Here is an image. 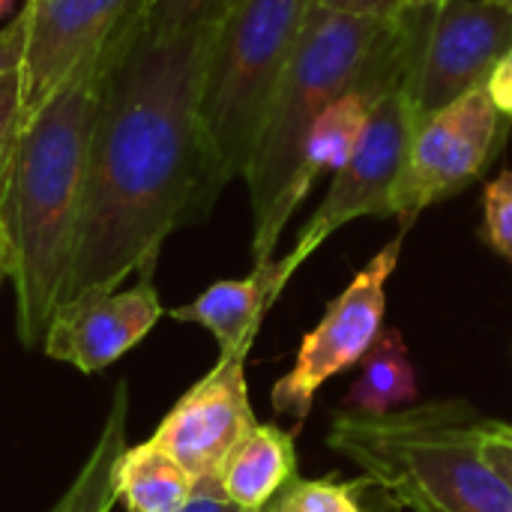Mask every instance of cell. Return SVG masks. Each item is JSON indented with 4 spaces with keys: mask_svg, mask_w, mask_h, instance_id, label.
I'll use <instances>...</instances> for the list:
<instances>
[{
    "mask_svg": "<svg viewBox=\"0 0 512 512\" xmlns=\"http://www.w3.org/2000/svg\"><path fill=\"white\" fill-rule=\"evenodd\" d=\"M213 36L216 27L153 33L141 15L117 39L57 306L153 276L165 237L216 201L201 129Z\"/></svg>",
    "mask_w": 512,
    "mask_h": 512,
    "instance_id": "obj_1",
    "label": "cell"
},
{
    "mask_svg": "<svg viewBox=\"0 0 512 512\" xmlns=\"http://www.w3.org/2000/svg\"><path fill=\"white\" fill-rule=\"evenodd\" d=\"M117 39L84 60L21 126L0 186V237L15 285L18 339L24 348L45 342L60 300L81 213L90 135Z\"/></svg>",
    "mask_w": 512,
    "mask_h": 512,
    "instance_id": "obj_2",
    "label": "cell"
},
{
    "mask_svg": "<svg viewBox=\"0 0 512 512\" xmlns=\"http://www.w3.org/2000/svg\"><path fill=\"white\" fill-rule=\"evenodd\" d=\"M408 45L399 18H375L312 6L297 48L273 90L249 165L255 264L273 261L279 237L300 207L297 180L306 141L321 111L369 81H405Z\"/></svg>",
    "mask_w": 512,
    "mask_h": 512,
    "instance_id": "obj_3",
    "label": "cell"
},
{
    "mask_svg": "<svg viewBox=\"0 0 512 512\" xmlns=\"http://www.w3.org/2000/svg\"><path fill=\"white\" fill-rule=\"evenodd\" d=\"M483 423L465 402L390 414H339L330 447L348 456L402 507L512 512V489L483 450Z\"/></svg>",
    "mask_w": 512,
    "mask_h": 512,
    "instance_id": "obj_4",
    "label": "cell"
},
{
    "mask_svg": "<svg viewBox=\"0 0 512 512\" xmlns=\"http://www.w3.org/2000/svg\"><path fill=\"white\" fill-rule=\"evenodd\" d=\"M315 3L237 0L216 27L201 93V129L216 192L243 177L273 90Z\"/></svg>",
    "mask_w": 512,
    "mask_h": 512,
    "instance_id": "obj_5",
    "label": "cell"
},
{
    "mask_svg": "<svg viewBox=\"0 0 512 512\" xmlns=\"http://www.w3.org/2000/svg\"><path fill=\"white\" fill-rule=\"evenodd\" d=\"M408 42L405 87L417 117L435 114L486 87L512 48V9L498 0H447L402 9Z\"/></svg>",
    "mask_w": 512,
    "mask_h": 512,
    "instance_id": "obj_6",
    "label": "cell"
},
{
    "mask_svg": "<svg viewBox=\"0 0 512 512\" xmlns=\"http://www.w3.org/2000/svg\"><path fill=\"white\" fill-rule=\"evenodd\" d=\"M414 126L417 111L408 87H390L375 102L363 135L351 159L336 171L327 198L306 222L291 255H285L294 270L345 222L360 216H393V195L411 153Z\"/></svg>",
    "mask_w": 512,
    "mask_h": 512,
    "instance_id": "obj_7",
    "label": "cell"
},
{
    "mask_svg": "<svg viewBox=\"0 0 512 512\" xmlns=\"http://www.w3.org/2000/svg\"><path fill=\"white\" fill-rule=\"evenodd\" d=\"M504 138V114L486 87H477L453 105L417 117L411 153L393 195V216L411 228L417 216L441 198L471 183Z\"/></svg>",
    "mask_w": 512,
    "mask_h": 512,
    "instance_id": "obj_8",
    "label": "cell"
},
{
    "mask_svg": "<svg viewBox=\"0 0 512 512\" xmlns=\"http://www.w3.org/2000/svg\"><path fill=\"white\" fill-rule=\"evenodd\" d=\"M405 234L408 228H402L399 237L354 276V282L330 303L321 324L303 339L294 369L270 393L276 414H288L297 423L306 420L318 387L363 360V354L372 348L387 306L384 285L396 270Z\"/></svg>",
    "mask_w": 512,
    "mask_h": 512,
    "instance_id": "obj_9",
    "label": "cell"
},
{
    "mask_svg": "<svg viewBox=\"0 0 512 512\" xmlns=\"http://www.w3.org/2000/svg\"><path fill=\"white\" fill-rule=\"evenodd\" d=\"M30 12L21 63V120L27 123L69 75L105 51L144 15L147 0H24Z\"/></svg>",
    "mask_w": 512,
    "mask_h": 512,
    "instance_id": "obj_10",
    "label": "cell"
},
{
    "mask_svg": "<svg viewBox=\"0 0 512 512\" xmlns=\"http://www.w3.org/2000/svg\"><path fill=\"white\" fill-rule=\"evenodd\" d=\"M249 351L222 354L213 372H207L159 423L153 441L162 444L192 480L219 477L222 462L234 444L258 423L246 390Z\"/></svg>",
    "mask_w": 512,
    "mask_h": 512,
    "instance_id": "obj_11",
    "label": "cell"
},
{
    "mask_svg": "<svg viewBox=\"0 0 512 512\" xmlns=\"http://www.w3.org/2000/svg\"><path fill=\"white\" fill-rule=\"evenodd\" d=\"M159 318L162 303L153 288V276H141L129 291L90 294L57 306L42 348L51 360L93 375L135 348Z\"/></svg>",
    "mask_w": 512,
    "mask_h": 512,
    "instance_id": "obj_12",
    "label": "cell"
},
{
    "mask_svg": "<svg viewBox=\"0 0 512 512\" xmlns=\"http://www.w3.org/2000/svg\"><path fill=\"white\" fill-rule=\"evenodd\" d=\"M291 273H294V267L288 264V258H282V261L273 258V261L255 264V270L246 279L213 282L192 303L177 306L168 315L174 321L201 324L204 330H210L216 336L222 354L249 351L267 309L273 306V300L279 297V291L285 288Z\"/></svg>",
    "mask_w": 512,
    "mask_h": 512,
    "instance_id": "obj_13",
    "label": "cell"
},
{
    "mask_svg": "<svg viewBox=\"0 0 512 512\" xmlns=\"http://www.w3.org/2000/svg\"><path fill=\"white\" fill-rule=\"evenodd\" d=\"M297 477V456H294V435L282 432L279 426L255 423L228 453L219 468L222 492L246 507L264 512L270 501Z\"/></svg>",
    "mask_w": 512,
    "mask_h": 512,
    "instance_id": "obj_14",
    "label": "cell"
},
{
    "mask_svg": "<svg viewBox=\"0 0 512 512\" xmlns=\"http://www.w3.org/2000/svg\"><path fill=\"white\" fill-rule=\"evenodd\" d=\"M396 84H405V81H369V84L351 87L348 93H342L321 111V117L312 123L306 153H303V168H300V180H297L300 201L309 195V189L321 171H327V168L339 171L351 159L375 102Z\"/></svg>",
    "mask_w": 512,
    "mask_h": 512,
    "instance_id": "obj_15",
    "label": "cell"
},
{
    "mask_svg": "<svg viewBox=\"0 0 512 512\" xmlns=\"http://www.w3.org/2000/svg\"><path fill=\"white\" fill-rule=\"evenodd\" d=\"M114 489L126 512H180L192 498L195 480L153 438L126 447L114 465Z\"/></svg>",
    "mask_w": 512,
    "mask_h": 512,
    "instance_id": "obj_16",
    "label": "cell"
},
{
    "mask_svg": "<svg viewBox=\"0 0 512 512\" xmlns=\"http://www.w3.org/2000/svg\"><path fill=\"white\" fill-rule=\"evenodd\" d=\"M417 402V372L399 330H381L363 354L360 378L348 393V405L360 414H390Z\"/></svg>",
    "mask_w": 512,
    "mask_h": 512,
    "instance_id": "obj_17",
    "label": "cell"
},
{
    "mask_svg": "<svg viewBox=\"0 0 512 512\" xmlns=\"http://www.w3.org/2000/svg\"><path fill=\"white\" fill-rule=\"evenodd\" d=\"M234 0H147L144 27L153 33H174L189 27H219Z\"/></svg>",
    "mask_w": 512,
    "mask_h": 512,
    "instance_id": "obj_18",
    "label": "cell"
},
{
    "mask_svg": "<svg viewBox=\"0 0 512 512\" xmlns=\"http://www.w3.org/2000/svg\"><path fill=\"white\" fill-rule=\"evenodd\" d=\"M264 512H363L351 486L330 480H300L294 477Z\"/></svg>",
    "mask_w": 512,
    "mask_h": 512,
    "instance_id": "obj_19",
    "label": "cell"
},
{
    "mask_svg": "<svg viewBox=\"0 0 512 512\" xmlns=\"http://www.w3.org/2000/svg\"><path fill=\"white\" fill-rule=\"evenodd\" d=\"M483 213H486V237L512 261V171H504L498 180L489 183L483 195Z\"/></svg>",
    "mask_w": 512,
    "mask_h": 512,
    "instance_id": "obj_20",
    "label": "cell"
},
{
    "mask_svg": "<svg viewBox=\"0 0 512 512\" xmlns=\"http://www.w3.org/2000/svg\"><path fill=\"white\" fill-rule=\"evenodd\" d=\"M21 126V72H9L0 78V186L12 162Z\"/></svg>",
    "mask_w": 512,
    "mask_h": 512,
    "instance_id": "obj_21",
    "label": "cell"
},
{
    "mask_svg": "<svg viewBox=\"0 0 512 512\" xmlns=\"http://www.w3.org/2000/svg\"><path fill=\"white\" fill-rule=\"evenodd\" d=\"M27 24H30V12L21 3L18 15L0 27V78L9 72H21L24 51H27Z\"/></svg>",
    "mask_w": 512,
    "mask_h": 512,
    "instance_id": "obj_22",
    "label": "cell"
},
{
    "mask_svg": "<svg viewBox=\"0 0 512 512\" xmlns=\"http://www.w3.org/2000/svg\"><path fill=\"white\" fill-rule=\"evenodd\" d=\"M483 450L492 468L501 474V480L512 489V426L486 420L483 423Z\"/></svg>",
    "mask_w": 512,
    "mask_h": 512,
    "instance_id": "obj_23",
    "label": "cell"
},
{
    "mask_svg": "<svg viewBox=\"0 0 512 512\" xmlns=\"http://www.w3.org/2000/svg\"><path fill=\"white\" fill-rule=\"evenodd\" d=\"M180 512H255L234 504L222 486H219V477H207V480H195V489H192V498L186 501V507Z\"/></svg>",
    "mask_w": 512,
    "mask_h": 512,
    "instance_id": "obj_24",
    "label": "cell"
},
{
    "mask_svg": "<svg viewBox=\"0 0 512 512\" xmlns=\"http://www.w3.org/2000/svg\"><path fill=\"white\" fill-rule=\"evenodd\" d=\"M486 90H489L495 108L504 117H512V48L498 60V66L492 69V75L486 81Z\"/></svg>",
    "mask_w": 512,
    "mask_h": 512,
    "instance_id": "obj_25",
    "label": "cell"
},
{
    "mask_svg": "<svg viewBox=\"0 0 512 512\" xmlns=\"http://www.w3.org/2000/svg\"><path fill=\"white\" fill-rule=\"evenodd\" d=\"M327 9L354 12V15H375V18H399L405 0H318Z\"/></svg>",
    "mask_w": 512,
    "mask_h": 512,
    "instance_id": "obj_26",
    "label": "cell"
},
{
    "mask_svg": "<svg viewBox=\"0 0 512 512\" xmlns=\"http://www.w3.org/2000/svg\"><path fill=\"white\" fill-rule=\"evenodd\" d=\"M114 501H117V489L114 486H108V489H102L96 498H90L84 507L78 512H108L111 507H114Z\"/></svg>",
    "mask_w": 512,
    "mask_h": 512,
    "instance_id": "obj_27",
    "label": "cell"
},
{
    "mask_svg": "<svg viewBox=\"0 0 512 512\" xmlns=\"http://www.w3.org/2000/svg\"><path fill=\"white\" fill-rule=\"evenodd\" d=\"M9 279V261H6V249H3V237H0V288Z\"/></svg>",
    "mask_w": 512,
    "mask_h": 512,
    "instance_id": "obj_28",
    "label": "cell"
},
{
    "mask_svg": "<svg viewBox=\"0 0 512 512\" xmlns=\"http://www.w3.org/2000/svg\"><path fill=\"white\" fill-rule=\"evenodd\" d=\"M447 0H405V9H420V6H441Z\"/></svg>",
    "mask_w": 512,
    "mask_h": 512,
    "instance_id": "obj_29",
    "label": "cell"
},
{
    "mask_svg": "<svg viewBox=\"0 0 512 512\" xmlns=\"http://www.w3.org/2000/svg\"><path fill=\"white\" fill-rule=\"evenodd\" d=\"M15 3H18V0H0V18L9 15V12L15 9Z\"/></svg>",
    "mask_w": 512,
    "mask_h": 512,
    "instance_id": "obj_30",
    "label": "cell"
},
{
    "mask_svg": "<svg viewBox=\"0 0 512 512\" xmlns=\"http://www.w3.org/2000/svg\"><path fill=\"white\" fill-rule=\"evenodd\" d=\"M411 512H438V510H429V507H408Z\"/></svg>",
    "mask_w": 512,
    "mask_h": 512,
    "instance_id": "obj_31",
    "label": "cell"
},
{
    "mask_svg": "<svg viewBox=\"0 0 512 512\" xmlns=\"http://www.w3.org/2000/svg\"><path fill=\"white\" fill-rule=\"evenodd\" d=\"M498 3H504V6H510L512 9V0H498Z\"/></svg>",
    "mask_w": 512,
    "mask_h": 512,
    "instance_id": "obj_32",
    "label": "cell"
},
{
    "mask_svg": "<svg viewBox=\"0 0 512 512\" xmlns=\"http://www.w3.org/2000/svg\"><path fill=\"white\" fill-rule=\"evenodd\" d=\"M51 512H57V510H51Z\"/></svg>",
    "mask_w": 512,
    "mask_h": 512,
    "instance_id": "obj_33",
    "label": "cell"
},
{
    "mask_svg": "<svg viewBox=\"0 0 512 512\" xmlns=\"http://www.w3.org/2000/svg\"><path fill=\"white\" fill-rule=\"evenodd\" d=\"M234 3H237V0H234Z\"/></svg>",
    "mask_w": 512,
    "mask_h": 512,
    "instance_id": "obj_34",
    "label": "cell"
}]
</instances>
